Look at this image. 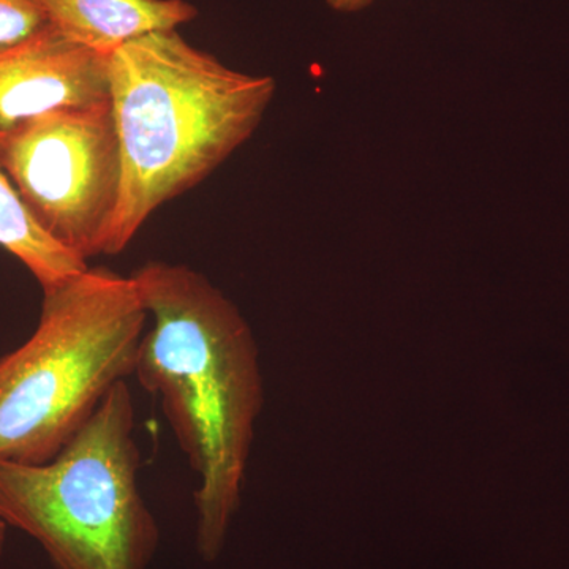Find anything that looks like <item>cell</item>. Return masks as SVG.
Wrapping results in <instances>:
<instances>
[{"mask_svg": "<svg viewBox=\"0 0 569 569\" xmlns=\"http://www.w3.org/2000/svg\"><path fill=\"white\" fill-rule=\"evenodd\" d=\"M108 56L67 40L51 26L0 44V130L59 110L110 99Z\"/></svg>", "mask_w": 569, "mask_h": 569, "instance_id": "6", "label": "cell"}, {"mask_svg": "<svg viewBox=\"0 0 569 569\" xmlns=\"http://www.w3.org/2000/svg\"><path fill=\"white\" fill-rule=\"evenodd\" d=\"M108 81L122 192L103 254H118L160 206L204 181L252 137L276 81L223 66L178 29L112 52Z\"/></svg>", "mask_w": 569, "mask_h": 569, "instance_id": "2", "label": "cell"}, {"mask_svg": "<svg viewBox=\"0 0 569 569\" xmlns=\"http://www.w3.org/2000/svg\"><path fill=\"white\" fill-rule=\"evenodd\" d=\"M47 24L67 40L110 56L152 32L176 31L198 17L186 0H37Z\"/></svg>", "mask_w": 569, "mask_h": 569, "instance_id": "7", "label": "cell"}, {"mask_svg": "<svg viewBox=\"0 0 569 569\" xmlns=\"http://www.w3.org/2000/svg\"><path fill=\"white\" fill-rule=\"evenodd\" d=\"M148 321L132 276L88 268L44 291L36 331L0 358V460L54 458L133 376Z\"/></svg>", "mask_w": 569, "mask_h": 569, "instance_id": "3", "label": "cell"}, {"mask_svg": "<svg viewBox=\"0 0 569 569\" xmlns=\"http://www.w3.org/2000/svg\"><path fill=\"white\" fill-rule=\"evenodd\" d=\"M0 163L44 233L82 260L104 253L122 192L110 99L0 130Z\"/></svg>", "mask_w": 569, "mask_h": 569, "instance_id": "5", "label": "cell"}, {"mask_svg": "<svg viewBox=\"0 0 569 569\" xmlns=\"http://www.w3.org/2000/svg\"><path fill=\"white\" fill-rule=\"evenodd\" d=\"M47 26L37 0H0V44L14 43Z\"/></svg>", "mask_w": 569, "mask_h": 569, "instance_id": "9", "label": "cell"}, {"mask_svg": "<svg viewBox=\"0 0 569 569\" xmlns=\"http://www.w3.org/2000/svg\"><path fill=\"white\" fill-rule=\"evenodd\" d=\"M7 530H9V526L0 518V556H2L3 548H6Z\"/></svg>", "mask_w": 569, "mask_h": 569, "instance_id": "11", "label": "cell"}, {"mask_svg": "<svg viewBox=\"0 0 569 569\" xmlns=\"http://www.w3.org/2000/svg\"><path fill=\"white\" fill-rule=\"evenodd\" d=\"M132 279L151 320L133 376L160 400L198 477V556L216 561L241 503L263 400L257 346L238 307L189 266L149 261Z\"/></svg>", "mask_w": 569, "mask_h": 569, "instance_id": "1", "label": "cell"}, {"mask_svg": "<svg viewBox=\"0 0 569 569\" xmlns=\"http://www.w3.org/2000/svg\"><path fill=\"white\" fill-rule=\"evenodd\" d=\"M0 247L17 257L50 291L89 268L88 261L41 230L0 163Z\"/></svg>", "mask_w": 569, "mask_h": 569, "instance_id": "8", "label": "cell"}, {"mask_svg": "<svg viewBox=\"0 0 569 569\" xmlns=\"http://www.w3.org/2000/svg\"><path fill=\"white\" fill-rule=\"evenodd\" d=\"M373 0H326L329 7L336 11H342V13H355V11H361L372 3Z\"/></svg>", "mask_w": 569, "mask_h": 569, "instance_id": "10", "label": "cell"}, {"mask_svg": "<svg viewBox=\"0 0 569 569\" xmlns=\"http://www.w3.org/2000/svg\"><path fill=\"white\" fill-rule=\"evenodd\" d=\"M127 381L69 443L39 466L0 460V518L41 546L56 569H148L160 531L141 496Z\"/></svg>", "mask_w": 569, "mask_h": 569, "instance_id": "4", "label": "cell"}]
</instances>
